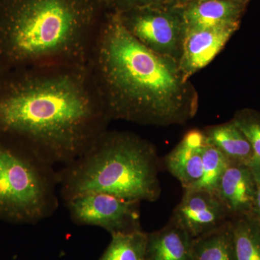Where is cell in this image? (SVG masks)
Listing matches in <instances>:
<instances>
[{
    "label": "cell",
    "instance_id": "obj_2",
    "mask_svg": "<svg viewBox=\"0 0 260 260\" xmlns=\"http://www.w3.org/2000/svg\"><path fill=\"white\" fill-rule=\"evenodd\" d=\"M88 64L111 121L181 125L198 112V92L179 63L138 42L117 15L103 14Z\"/></svg>",
    "mask_w": 260,
    "mask_h": 260
},
{
    "label": "cell",
    "instance_id": "obj_9",
    "mask_svg": "<svg viewBox=\"0 0 260 260\" xmlns=\"http://www.w3.org/2000/svg\"><path fill=\"white\" fill-rule=\"evenodd\" d=\"M240 23L186 31L179 65L187 79L209 64L237 32Z\"/></svg>",
    "mask_w": 260,
    "mask_h": 260
},
{
    "label": "cell",
    "instance_id": "obj_5",
    "mask_svg": "<svg viewBox=\"0 0 260 260\" xmlns=\"http://www.w3.org/2000/svg\"><path fill=\"white\" fill-rule=\"evenodd\" d=\"M55 167L30 149L0 136V220L35 224L59 208Z\"/></svg>",
    "mask_w": 260,
    "mask_h": 260
},
{
    "label": "cell",
    "instance_id": "obj_14",
    "mask_svg": "<svg viewBox=\"0 0 260 260\" xmlns=\"http://www.w3.org/2000/svg\"><path fill=\"white\" fill-rule=\"evenodd\" d=\"M203 132L205 142L220 150L230 164L250 167L253 160L250 143L234 121L208 126Z\"/></svg>",
    "mask_w": 260,
    "mask_h": 260
},
{
    "label": "cell",
    "instance_id": "obj_8",
    "mask_svg": "<svg viewBox=\"0 0 260 260\" xmlns=\"http://www.w3.org/2000/svg\"><path fill=\"white\" fill-rule=\"evenodd\" d=\"M172 218L184 228L192 239L213 232L232 220L215 192L205 189L184 190Z\"/></svg>",
    "mask_w": 260,
    "mask_h": 260
},
{
    "label": "cell",
    "instance_id": "obj_19",
    "mask_svg": "<svg viewBox=\"0 0 260 260\" xmlns=\"http://www.w3.org/2000/svg\"><path fill=\"white\" fill-rule=\"evenodd\" d=\"M234 124L244 133L250 143L253 150V160L250 166L256 181L260 180V114L251 110L237 112Z\"/></svg>",
    "mask_w": 260,
    "mask_h": 260
},
{
    "label": "cell",
    "instance_id": "obj_7",
    "mask_svg": "<svg viewBox=\"0 0 260 260\" xmlns=\"http://www.w3.org/2000/svg\"><path fill=\"white\" fill-rule=\"evenodd\" d=\"M65 205L77 225L102 228L111 234L142 230L140 202L91 193L70 200Z\"/></svg>",
    "mask_w": 260,
    "mask_h": 260
},
{
    "label": "cell",
    "instance_id": "obj_21",
    "mask_svg": "<svg viewBox=\"0 0 260 260\" xmlns=\"http://www.w3.org/2000/svg\"><path fill=\"white\" fill-rule=\"evenodd\" d=\"M256 183H257V187H256L255 205H254L252 215L260 223V180L256 181Z\"/></svg>",
    "mask_w": 260,
    "mask_h": 260
},
{
    "label": "cell",
    "instance_id": "obj_16",
    "mask_svg": "<svg viewBox=\"0 0 260 260\" xmlns=\"http://www.w3.org/2000/svg\"><path fill=\"white\" fill-rule=\"evenodd\" d=\"M237 260H260V223L250 215L231 220Z\"/></svg>",
    "mask_w": 260,
    "mask_h": 260
},
{
    "label": "cell",
    "instance_id": "obj_20",
    "mask_svg": "<svg viewBox=\"0 0 260 260\" xmlns=\"http://www.w3.org/2000/svg\"><path fill=\"white\" fill-rule=\"evenodd\" d=\"M104 13L120 14L145 7L176 3V0H96Z\"/></svg>",
    "mask_w": 260,
    "mask_h": 260
},
{
    "label": "cell",
    "instance_id": "obj_6",
    "mask_svg": "<svg viewBox=\"0 0 260 260\" xmlns=\"http://www.w3.org/2000/svg\"><path fill=\"white\" fill-rule=\"evenodd\" d=\"M116 15L126 30L145 47L179 62L186 34L181 7L172 3Z\"/></svg>",
    "mask_w": 260,
    "mask_h": 260
},
{
    "label": "cell",
    "instance_id": "obj_10",
    "mask_svg": "<svg viewBox=\"0 0 260 260\" xmlns=\"http://www.w3.org/2000/svg\"><path fill=\"white\" fill-rule=\"evenodd\" d=\"M256 187V178L250 168L229 164L214 192L233 219L253 214Z\"/></svg>",
    "mask_w": 260,
    "mask_h": 260
},
{
    "label": "cell",
    "instance_id": "obj_1",
    "mask_svg": "<svg viewBox=\"0 0 260 260\" xmlns=\"http://www.w3.org/2000/svg\"><path fill=\"white\" fill-rule=\"evenodd\" d=\"M110 121L88 62L0 72V136L54 167L83 155Z\"/></svg>",
    "mask_w": 260,
    "mask_h": 260
},
{
    "label": "cell",
    "instance_id": "obj_22",
    "mask_svg": "<svg viewBox=\"0 0 260 260\" xmlns=\"http://www.w3.org/2000/svg\"><path fill=\"white\" fill-rule=\"evenodd\" d=\"M197 1V0H176V4L178 6H184V5L190 3L191 2Z\"/></svg>",
    "mask_w": 260,
    "mask_h": 260
},
{
    "label": "cell",
    "instance_id": "obj_11",
    "mask_svg": "<svg viewBox=\"0 0 260 260\" xmlns=\"http://www.w3.org/2000/svg\"><path fill=\"white\" fill-rule=\"evenodd\" d=\"M204 133L199 129L188 132L172 151L164 164L169 173L181 183L184 190L192 189L203 175Z\"/></svg>",
    "mask_w": 260,
    "mask_h": 260
},
{
    "label": "cell",
    "instance_id": "obj_15",
    "mask_svg": "<svg viewBox=\"0 0 260 260\" xmlns=\"http://www.w3.org/2000/svg\"><path fill=\"white\" fill-rule=\"evenodd\" d=\"M192 260H237L231 221L193 239Z\"/></svg>",
    "mask_w": 260,
    "mask_h": 260
},
{
    "label": "cell",
    "instance_id": "obj_12",
    "mask_svg": "<svg viewBox=\"0 0 260 260\" xmlns=\"http://www.w3.org/2000/svg\"><path fill=\"white\" fill-rule=\"evenodd\" d=\"M248 3L235 0H197L181 7L186 31L240 23Z\"/></svg>",
    "mask_w": 260,
    "mask_h": 260
},
{
    "label": "cell",
    "instance_id": "obj_3",
    "mask_svg": "<svg viewBox=\"0 0 260 260\" xmlns=\"http://www.w3.org/2000/svg\"><path fill=\"white\" fill-rule=\"evenodd\" d=\"M104 13L96 0H0V72L88 63Z\"/></svg>",
    "mask_w": 260,
    "mask_h": 260
},
{
    "label": "cell",
    "instance_id": "obj_4",
    "mask_svg": "<svg viewBox=\"0 0 260 260\" xmlns=\"http://www.w3.org/2000/svg\"><path fill=\"white\" fill-rule=\"evenodd\" d=\"M161 168L156 148L129 132L106 130L90 148L57 173L64 203L105 193L129 201H156L161 194Z\"/></svg>",
    "mask_w": 260,
    "mask_h": 260
},
{
    "label": "cell",
    "instance_id": "obj_23",
    "mask_svg": "<svg viewBox=\"0 0 260 260\" xmlns=\"http://www.w3.org/2000/svg\"><path fill=\"white\" fill-rule=\"evenodd\" d=\"M235 1L242 2V3H248L250 0H235Z\"/></svg>",
    "mask_w": 260,
    "mask_h": 260
},
{
    "label": "cell",
    "instance_id": "obj_13",
    "mask_svg": "<svg viewBox=\"0 0 260 260\" xmlns=\"http://www.w3.org/2000/svg\"><path fill=\"white\" fill-rule=\"evenodd\" d=\"M192 238L170 218L165 226L148 233L147 260H192Z\"/></svg>",
    "mask_w": 260,
    "mask_h": 260
},
{
    "label": "cell",
    "instance_id": "obj_17",
    "mask_svg": "<svg viewBox=\"0 0 260 260\" xmlns=\"http://www.w3.org/2000/svg\"><path fill=\"white\" fill-rule=\"evenodd\" d=\"M111 235L112 240L99 260H147L148 233L140 230Z\"/></svg>",
    "mask_w": 260,
    "mask_h": 260
},
{
    "label": "cell",
    "instance_id": "obj_18",
    "mask_svg": "<svg viewBox=\"0 0 260 260\" xmlns=\"http://www.w3.org/2000/svg\"><path fill=\"white\" fill-rule=\"evenodd\" d=\"M203 171L200 181L190 189L215 191L219 179L230 162L220 150L205 142L203 149Z\"/></svg>",
    "mask_w": 260,
    "mask_h": 260
}]
</instances>
